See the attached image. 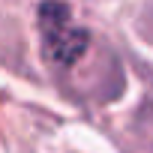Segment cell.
Returning <instances> with one entry per match:
<instances>
[{
    "instance_id": "obj_1",
    "label": "cell",
    "mask_w": 153,
    "mask_h": 153,
    "mask_svg": "<svg viewBox=\"0 0 153 153\" xmlns=\"http://www.w3.org/2000/svg\"><path fill=\"white\" fill-rule=\"evenodd\" d=\"M39 24H42L45 54L54 63L72 66L87 51V33L72 24L66 6H39Z\"/></svg>"
}]
</instances>
